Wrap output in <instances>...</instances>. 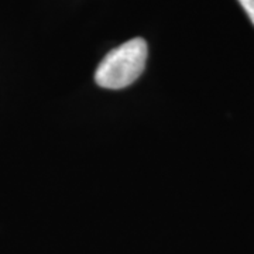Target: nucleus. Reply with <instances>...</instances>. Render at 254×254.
Masks as SVG:
<instances>
[{
  "label": "nucleus",
  "instance_id": "f257e3e1",
  "mask_svg": "<svg viewBox=\"0 0 254 254\" xmlns=\"http://www.w3.org/2000/svg\"><path fill=\"white\" fill-rule=\"evenodd\" d=\"M147 54L148 48L143 38L128 40L102 60L95 72V81L105 89L126 88L143 73Z\"/></svg>",
  "mask_w": 254,
  "mask_h": 254
},
{
  "label": "nucleus",
  "instance_id": "f03ea898",
  "mask_svg": "<svg viewBox=\"0 0 254 254\" xmlns=\"http://www.w3.org/2000/svg\"><path fill=\"white\" fill-rule=\"evenodd\" d=\"M239 3H240L242 7L246 10L247 16L250 17L252 23L254 24V0H239Z\"/></svg>",
  "mask_w": 254,
  "mask_h": 254
}]
</instances>
